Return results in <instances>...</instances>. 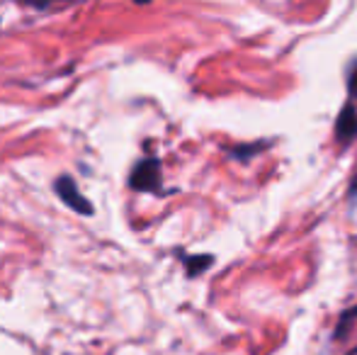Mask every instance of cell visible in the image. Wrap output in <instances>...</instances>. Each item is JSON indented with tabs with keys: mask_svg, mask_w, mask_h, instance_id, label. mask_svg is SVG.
I'll return each mask as SVG.
<instances>
[{
	"mask_svg": "<svg viewBox=\"0 0 357 355\" xmlns=\"http://www.w3.org/2000/svg\"><path fill=\"white\" fill-rule=\"evenodd\" d=\"M129 185L139 192H158L160 190V163L155 158H144L132 171Z\"/></svg>",
	"mask_w": 357,
	"mask_h": 355,
	"instance_id": "obj_1",
	"label": "cell"
},
{
	"mask_svg": "<svg viewBox=\"0 0 357 355\" xmlns=\"http://www.w3.org/2000/svg\"><path fill=\"white\" fill-rule=\"evenodd\" d=\"M54 188H56V195L63 199V202L68 204L71 209H75V212H80V214H93V204L88 202V199L80 195V190H78V185H75V180L73 178H68V176H61L54 183Z\"/></svg>",
	"mask_w": 357,
	"mask_h": 355,
	"instance_id": "obj_2",
	"label": "cell"
},
{
	"mask_svg": "<svg viewBox=\"0 0 357 355\" xmlns=\"http://www.w3.org/2000/svg\"><path fill=\"white\" fill-rule=\"evenodd\" d=\"M355 137H357V107L355 103H348L340 109L338 119H335V139H338V144L348 146V144L355 142Z\"/></svg>",
	"mask_w": 357,
	"mask_h": 355,
	"instance_id": "obj_3",
	"label": "cell"
},
{
	"mask_svg": "<svg viewBox=\"0 0 357 355\" xmlns=\"http://www.w3.org/2000/svg\"><path fill=\"white\" fill-rule=\"evenodd\" d=\"M214 263L212 256H197V258H185V266H188L190 275H199L204 268H209Z\"/></svg>",
	"mask_w": 357,
	"mask_h": 355,
	"instance_id": "obj_4",
	"label": "cell"
},
{
	"mask_svg": "<svg viewBox=\"0 0 357 355\" xmlns=\"http://www.w3.org/2000/svg\"><path fill=\"white\" fill-rule=\"evenodd\" d=\"M355 319H357V307L348 309V312H343V317H340V324H338V328H335V333H338L343 326H348L350 322H355Z\"/></svg>",
	"mask_w": 357,
	"mask_h": 355,
	"instance_id": "obj_5",
	"label": "cell"
},
{
	"mask_svg": "<svg viewBox=\"0 0 357 355\" xmlns=\"http://www.w3.org/2000/svg\"><path fill=\"white\" fill-rule=\"evenodd\" d=\"M348 90H350V98H357V66L350 71V78H348Z\"/></svg>",
	"mask_w": 357,
	"mask_h": 355,
	"instance_id": "obj_6",
	"label": "cell"
}]
</instances>
